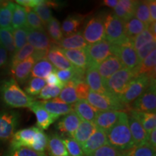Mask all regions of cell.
<instances>
[{
  "instance_id": "cell-25",
  "label": "cell",
  "mask_w": 156,
  "mask_h": 156,
  "mask_svg": "<svg viewBox=\"0 0 156 156\" xmlns=\"http://www.w3.org/2000/svg\"><path fill=\"white\" fill-rule=\"evenodd\" d=\"M74 112L82 121L93 122L98 111L86 100H78L74 103Z\"/></svg>"
},
{
  "instance_id": "cell-5",
  "label": "cell",
  "mask_w": 156,
  "mask_h": 156,
  "mask_svg": "<svg viewBox=\"0 0 156 156\" xmlns=\"http://www.w3.org/2000/svg\"><path fill=\"white\" fill-rule=\"evenodd\" d=\"M104 27L105 39L112 45L119 46L130 41L126 36L124 22L112 13L104 19Z\"/></svg>"
},
{
  "instance_id": "cell-12",
  "label": "cell",
  "mask_w": 156,
  "mask_h": 156,
  "mask_svg": "<svg viewBox=\"0 0 156 156\" xmlns=\"http://www.w3.org/2000/svg\"><path fill=\"white\" fill-rule=\"evenodd\" d=\"M38 129L37 126H31L15 132L11 138L12 150L23 147L31 148Z\"/></svg>"
},
{
  "instance_id": "cell-29",
  "label": "cell",
  "mask_w": 156,
  "mask_h": 156,
  "mask_svg": "<svg viewBox=\"0 0 156 156\" xmlns=\"http://www.w3.org/2000/svg\"><path fill=\"white\" fill-rule=\"evenodd\" d=\"M95 129H96V126H95L94 122L81 121L73 134V138L81 146L86 142V140L90 136L92 135V134L95 132Z\"/></svg>"
},
{
  "instance_id": "cell-18",
  "label": "cell",
  "mask_w": 156,
  "mask_h": 156,
  "mask_svg": "<svg viewBox=\"0 0 156 156\" xmlns=\"http://www.w3.org/2000/svg\"><path fill=\"white\" fill-rule=\"evenodd\" d=\"M128 123L134 146H139L147 143L148 134L137 118L130 113L129 115H128Z\"/></svg>"
},
{
  "instance_id": "cell-9",
  "label": "cell",
  "mask_w": 156,
  "mask_h": 156,
  "mask_svg": "<svg viewBox=\"0 0 156 156\" xmlns=\"http://www.w3.org/2000/svg\"><path fill=\"white\" fill-rule=\"evenodd\" d=\"M114 55L119 58L126 69L136 70L139 67V58L136 50L132 46L131 40L119 46L114 45Z\"/></svg>"
},
{
  "instance_id": "cell-10",
  "label": "cell",
  "mask_w": 156,
  "mask_h": 156,
  "mask_svg": "<svg viewBox=\"0 0 156 156\" xmlns=\"http://www.w3.org/2000/svg\"><path fill=\"white\" fill-rule=\"evenodd\" d=\"M82 34L88 45L104 40V18L101 16H95L90 19Z\"/></svg>"
},
{
  "instance_id": "cell-20",
  "label": "cell",
  "mask_w": 156,
  "mask_h": 156,
  "mask_svg": "<svg viewBox=\"0 0 156 156\" xmlns=\"http://www.w3.org/2000/svg\"><path fill=\"white\" fill-rule=\"evenodd\" d=\"M46 58L51 63L52 65L56 67V69H75L64 56L62 48L55 45H53L48 51Z\"/></svg>"
},
{
  "instance_id": "cell-27",
  "label": "cell",
  "mask_w": 156,
  "mask_h": 156,
  "mask_svg": "<svg viewBox=\"0 0 156 156\" xmlns=\"http://www.w3.org/2000/svg\"><path fill=\"white\" fill-rule=\"evenodd\" d=\"M40 102L49 114L58 117L74 112V104H66L53 100L41 101Z\"/></svg>"
},
{
  "instance_id": "cell-1",
  "label": "cell",
  "mask_w": 156,
  "mask_h": 156,
  "mask_svg": "<svg viewBox=\"0 0 156 156\" xmlns=\"http://www.w3.org/2000/svg\"><path fill=\"white\" fill-rule=\"evenodd\" d=\"M106 133L108 145L116 149L127 151L134 147L126 112H121L119 119Z\"/></svg>"
},
{
  "instance_id": "cell-42",
  "label": "cell",
  "mask_w": 156,
  "mask_h": 156,
  "mask_svg": "<svg viewBox=\"0 0 156 156\" xmlns=\"http://www.w3.org/2000/svg\"><path fill=\"white\" fill-rule=\"evenodd\" d=\"M153 41H156V37L151 34L148 28H146L142 33L131 39L132 46L134 50L140 49L143 46Z\"/></svg>"
},
{
  "instance_id": "cell-15",
  "label": "cell",
  "mask_w": 156,
  "mask_h": 156,
  "mask_svg": "<svg viewBox=\"0 0 156 156\" xmlns=\"http://www.w3.org/2000/svg\"><path fill=\"white\" fill-rule=\"evenodd\" d=\"M28 108H30V110L36 115L37 126L41 130L47 129L56 120L59 118L49 114L44 108L40 101H34Z\"/></svg>"
},
{
  "instance_id": "cell-44",
  "label": "cell",
  "mask_w": 156,
  "mask_h": 156,
  "mask_svg": "<svg viewBox=\"0 0 156 156\" xmlns=\"http://www.w3.org/2000/svg\"><path fill=\"white\" fill-rule=\"evenodd\" d=\"M26 25L28 30H45V25L36 15V13L30 8H26Z\"/></svg>"
},
{
  "instance_id": "cell-60",
  "label": "cell",
  "mask_w": 156,
  "mask_h": 156,
  "mask_svg": "<svg viewBox=\"0 0 156 156\" xmlns=\"http://www.w3.org/2000/svg\"><path fill=\"white\" fill-rule=\"evenodd\" d=\"M119 0H105L103 2V5L111 8H115L116 5H118Z\"/></svg>"
},
{
  "instance_id": "cell-7",
  "label": "cell",
  "mask_w": 156,
  "mask_h": 156,
  "mask_svg": "<svg viewBox=\"0 0 156 156\" xmlns=\"http://www.w3.org/2000/svg\"><path fill=\"white\" fill-rule=\"evenodd\" d=\"M89 66L97 67L109 56L114 55V45L107 41L106 39L95 44L88 45L85 48Z\"/></svg>"
},
{
  "instance_id": "cell-46",
  "label": "cell",
  "mask_w": 156,
  "mask_h": 156,
  "mask_svg": "<svg viewBox=\"0 0 156 156\" xmlns=\"http://www.w3.org/2000/svg\"><path fill=\"white\" fill-rule=\"evenodd\" d=\"M28 30H29L28 28H26V27H23V28L15 29V30H12L13 38H14L16 51L22 48L28 43L27 38H28Z\"/></svg>"
},
{
  "instance_id": "cell-37",
  "label": "cell",
  "mask_w": 156,
  "mask_h": 156,
  "mask_svg": "<svg viewBox=\"0 0 156 156\" xmlns=\"http://www.w3.org/2000/svg\"><path fill=\"white\" fill-rule=\"evenodd\" d=\"M27 11L25 7L15 4L12 13L11 28L12 30L25 27L26 25Z\"/></svg>"
},
{
  "instance_id": "cell-45",
  "label": "cell",
  "mask_w": 156,
  "mask_h": 156,
  "mask_svg": "<svg viewBox=\"0 0 156 156\" xmlns=\"http://www.w3.org/2000/svg\"><path fill=\"white\" fill-rule=\"evenodd\" d=\"M48 136L43 130L38 128L36 136H35L34 142L30 149L39 153H44L47 148Z\"/></svg>"
},
{
  "instance_id": "cell-53",
  "label": "cell",
  "mask_w": 156,
  "mask_h": 156,
  "mask_svg": "<svg viewBox=\"0 0 156 156\" xmlns=\"http://www.w3.org/2000/svg\"><path fill=\"white\" fill-rule=\"evenodd\" d=\"M155 47L156 41H153L145 45V46H143L142 47L140 48V49L137 50L136 54H137L138 58H139L140 64L141 63V62L143 61V60L145 59V58L147 57L153 50L155 49Z\"/></svg>"
},
{
  "instance_id": "cell-56",
  "label": "cell",
  "mask_w": 156,
  "mask_h": 156,
  "mask_svg": "<svg viewBox=\"0 0 156 156\" xmlns=\"http://www.w3.org/2000/svg\"><path fill=\"white\" fill-rule=\"evenodd\" d=\"M40 2L41 0H17L16 3L25 8L34 9L38 5Z\"/></svg>"
},
{
  "instance_id": "cell-28",
  "label": "cell",
  "mask_w": 156,
  "mask_h": 156,
  "mask_svg": "<svg viewBox=\"0 0 156 156\" xmlns=\"http://www.w3.org/2000/svg\"><path fill=\"white\" fill-rule=\"evenodd\" d=\"M77 82L80 81L71 80L66 83L64 87L61 90L58 96L54 98L53 101L69 105L75 103L78 101L75 91V85Z\"/></svg>"
},
{
  "instance_id": "cell-49",
  "label": "cell",
  "mask_w": 156,
  "mask_h": 156,
  "mask_svg": "<svg viewBox=\"0 0 156 156\" xmlns=\"http://www.w3.org/2000/svg\"><path fill=\"white\" fill-rule=\"evenodd\" d=\"M128 151H120L107 144L98 149L91 156H127Z\"/></svg>"
},
{
  "instance_id": "cell-43",
  "label": "cell",
  "mask_w": 156,
  "mask_h": 156,
  "mask_svg": "<svg viewBox=\"0 0 156 156\" xmlns=\"http://www.w3.org/2000/svg\"><path fill=\"white\" fill-rule=\"evenodd\" d=\"M46 81L44 79L38 77H30L28 80L25 90L28 95L36 96L38 95L42 89L46 85Z\"/></svg>"
},
{
  "instance_id": "cell-11",
  "label": "cell",
  "mask_w": 156,
  "mask_h": 156,
  "mask_svg": "<svg viewBox=\"0 0 156 156\" xmlns=\"http://www.w3.org/2000/svg\"><path fill=\"white\" fill-rule=\"evenodd\" d=\"M20 114L15 111H0V140L12 138L20 122Z\"/></svg>"
},
{
  "instance_id": "cell-3",
  "label": "cell",
  "mask_w": 156,
  "mask_h": 156,
  "mask_svg": "<svg viewBox=\"0 0 156 156\" xmlns=\"http://www.w3.org/2000/svg\"><path fill=\"white\" fill-rule=\"evenodd\" d=\"M86 101L91 106L100 112L117 111L126 112L130 111V107L124 104L119 98L108 92L98 93L90 91Z\"/></svg>"
},
{
  "instance_id": "cell-26",
  "label": "cell",
  "mask_w": 156,
  "mask_h": 156,
  "mask_svg": "<svg viewBox=\"0 0 156 156\" xmlns=\"http://www.w3.org/2000/svg\"><path fill=\"white\" fill-rule=\"evenodd\" d=\"M60 4L54 1H45L41 0V2L36 7H35L33 10L36 13V15L41 20L44 25L46 27V25L49 22L53 17L52 15V9H55L59 7Z\"/></svg>"
},
{
  "instance_id": "cell-35",
  "label": "cell",
  "mask_w": 156,
  "mask_h": 156,
  "mask_svg": "<svg viewBox=\"0 0 156 156\" xmlns=\"http://www.w3.org/2000/svg\"><path fill=\"white\" fill-rule=\"evenodd\" d=\"M15 3L12 2H3L0 5V29L11 28L12 13Z\"/></svg>"
},
{
  "instance_id": "cell-6",
  "label": "cell",
  "mask_w": 156,
  "mask_h": 156,
  "mask_svg": "<svg viewBox=\"0 0 156 156\" xmlns=\"http://www.w3.org/2000/svg\"><path fill=\"white\" fill-rule=\"evenodd\" d=\"M153 80H155V78L151 77L146 75H138L130 82L126 88L121 95L119 97L121 101L126 106L131 104L142 94Z\"/></svg>"
},
{
  "instance_id": "cell-41",
  "label": "cell",
  "mask_w": 156,
  "mask_h": 156,
  "mask_svg": "<svg viewBox=\"0 0 156 156\" xmlns=\"http://www.w3.org/2000/svg\"><path fill=\"white\" fill-rule=\"evenodd\" d=\"M36 52L35 48L29 44H26L22 48L15 52L12 56V59L10 62V68L15 67L16 64L20 62L24 61L30 56H33Z\"/></svg>"
},
{
  "instance_id": "cell-36",
  "label": "cell",
  "mask_w": 156,
  "mask_h": 156,
  "mask_svg": "<svg viewBox=\"0 0 156 156\" xmlns=\"http://www.w3.org/2000/svg\"><path fill=\"white\" fill-rule=\"evenodd\" d=\"M124 27H125L126 36L130 40L148 28L147 25L134 17H132L124 23Z\"/></svg>"
},
{
  "instance_id": "cell-34",
  "label": "cell",
  "mask_w": 156,
  "mask_h": 156,
  "mask_svg": "<svg viewBox=\"0 0 156 156\" xmlns=\"http://www.w3.org/2000/svg\"><path fill=\"white\" fill-rule=\"evenodd\" d=\"M130 114H133L134 116L137 118V119L141 123L144 129L149 134L156 129V114L155 113H145L141 112H136L134 110H130Z\"/></svg>"
},
{
  "instance_id": "cell-22",
  "label": "cell",
  "mask_w": 156,
  "mask_h": 156,
  "mask_svg": "<svg viewBox=\"0 0 156 156\" xmlns=\"http://www.w3.org/2000/svg\"><path fill=\"white\" fill-rule=\"evenodd\" d=\"M96 68L99 75L104 81L124 67L119 58L115 55H112L99 64Z\"/></svg>"
},
{
  "instance_id": "cell-39",
  "label": "cell",
  "mask_w": 156,
  "mask_h": 156,
  "mask_svg": "<svg viewBox=\"0 0 156 156\" xmlns=\"http://www.w3.org/2000/svg\"><path fill=\"white\" fill-rule=\"evenodd\" d=\"M12 28L0 29V43L7 52L13 55L16 51Z\"/></svg>"
},
{
  "instance_id": "cell-17",
  "label": "cell",
  "mask_w": 156,
  "mask_h": 156,
  "mask_svg": "<svg viewBox=\"0 0 156 156\" xmlns=\"http://www.w3.org/2000/svg\"><path fill=\"white\" fill-rule=\"evenodd\" d=\"M68 61L76 69L85 72L89 67V61L85 48L83 49H62Z\"/></svg>"
},
{
  "instance_id": "cell-58",
  "label": "cell",
  "mask_w": 156,
  "mask_h": 156,
  "mask_svg": "<svg viewBox=\"0 0 156 156\" xmlns=\"http://www.w3.org/2000/svg\"><path fill=\"white\" fill-rule=\"evenodd\" d=\"M8 60V52L2 45H0V69L6 65Z\"/></svg>"
},
{
  "instance_id": "cell-61",
  "label": "cell",
  "mask_w": 156,
  "mask_h": 156,
  "mask_svg": "<svg viewBox=\"0 0 156 156\" xmlns=\"http://www.w3.org/2000/svg\"><path fill=\"white\" fill-rule=\"evenodd\" d=\"M148 30L151 31V33L154 36L156 37V22H153L148 26Z\"/></svg>"
},
{
  "instance_id": "cell-52",
  "label": "cell",
  "mask_w": 156,
  "mask_h": 156,
  "mask_svg": "<svg viewBox=\"0 0 156 156\" xmlns=\"http://www.w3.org/2000/svg\"><path fill=\"white\" fill-rule=\"evenodd\" d=\"M75 91L78 100H86L90 90L85 82L80 81L76 83Z\"/></svg>"
},
{
  "instance_id": "cell-47",
  "label": "cell",
  "mask_w": 156,
  "mask_h": 156,
  "mask_svg": "<svg viewBox=\"0 0 156 156\" xmlns=\"http://www.w3.org/2000/svg\"><path fill=\"white\" fill-rule=\"evenodd\" d=\"M66 149L70 156H85L81 146L71 136L62 138Z\"/></svg>"
},
{
  "instance_id": "cell-40",
  "label": "cell",
  "mask_w": 156,
  "mask_h": 156,
  "mask_svg": "<svg viewBox=\"0 0 156 156\" xmlns=\"http://www.w3.org/2000/svg\"><path fill=\"white\" fill-rule=\"evenodd\" d=\"M134 17L139 20L142 23L148 27L151 25V20L150 16L149 8H148L147 1H137L134 13Z\"/></svg>"
},
{
  "instance_id": "cell-59",
  "label": "cell",
  "mask_w": 156,
  "mask_h": 156,
  "mask_svg": "<svg viewBox=\"0 0 156 156\" xmlns=\"http://www.w3.org/2000/svg\"><path fill=\"white\" fill-rule=\"evenodd\" d=\"M147 143L156 150V129H153L148 135Z\"/></svg>"
},
{
  "instance_id": "cell-33",
  "label": "cell",
  "mask_w": 156,
  "mask_h": 156,
  "mask_svg": "<svg viewBox=\"0 0 156 156\" xmlns=\"http://www.w3.org/2000/svg\"><path fill=\"white\" fill-rule=\"evenodd\" d=\"M156 49L153 50L145 59L140 64L136 69L137 75H146L149 77L155 78Z\"/></svg>"
},
{
  "instance_id": "cell-50",
  "label": "cell",
  "mask_w": 156,
  "mask_h": 156,
  "mask_svg": "<svg viewBox=\"0 0 156 156\" xmlns=\"http://www.w3.org/2000/svg\"><path fill=\"white\" fill-rule=\"evenodd\" d=\"M61 90V88L58 87H51L48 85H45L38 95H37V98L41 99L42 101H48L51 98H55L58 96Z\"/></svg>"
},
{
  "instance_id": "cell-30",
  "label": "cell",
  "mask_w": 156,
  "mask_h": 156,
  "mask_svg": "<svg viewBox=\"0 0 156 156\" xmlns=\"http://www.w3.org/2000/svg\"><path fill=\"white\" fill-rule=\"evenodd\" d=\"M85 17L81 15H69L62 23L61 28L64 36H67L78 32Z\"/></svg>"
},
{
  "instance_id": "cell-13",
  "label": "cell",
  "mask_w": 156,
  "mask_h": 156,
  "mask_svg": "<svg viewBox=\"0 0 156 156\" xmlns=\"http://www.w3.org/2000/svg\"><path fill=\"white\" fill-rule=\"evenodd\" d=\"M107 144L108 142L106 132L96 127L92 135L81 145V148L85 156H91L98 149Z\"/></svg>"
},
{
  "instance_id": "cell-32",
  "label": "cell",
  "mask_w": 156,
  "mask_h": 156,
  "mask_svg": "<svg viewBox=\"0 0 156 156\" xmlns=\"http://www.w3.org/2000/svg\"><path fill=\"white\" fill-rule=\"evenodd\" d=\"M56 68L46 58H43L35 62L30 73V77L45 79L50 73L55 72Z\"/></svg>"
},
{
  "instance_id": "cell-63",
  "label": "cell",
  "mask_w": 156,
  "mask_h": 156,
  "mask_svg": "<svg viewBox=\"0 0 156 156\" xmlns=\"http://www.w3.org/2000/svg\"><path fill=\"white\" fill-rule=\"evenodd\" d=\"M0 45H1V43H0Z\"/></svg>"
},
{
  "instance_id": "cell-8",
  "label": "cell",
  "mask_w": 156,
  "mask_h": 156,
  "mask_svg": "<svg viewBox=\"0 0 156 156\" xmlns=\"http://www.w3.org/2000/svg\"><path fill=\"white\" fill-rule=\"evenodd\" d=\"M155 80L151 81L149 86L139 98L132 103L130 110L145 113H155L156 111Z\"/></svg>"
},
{
  "instance_id": "cell-55",
  "label": "cell",
  "mask_w": 156,
  "mask_h": 156,
  "mask_svg": "<svg viewBox=\"0 0 156 156\" xmlns=\"http://www.w3.org/2000/svg\"><path fill=\"white\" fill-rule=\"evenodd\" d=\"M44 80L46 81V83H47L48 85L51 87H58L62 89L64 87V85H65L58 80V78L54 72L50 73Z\"/></svg>"
},
{
  "instance_id": "cell-38",
  "label": "cell",
  "mask_w": 156,
  "mask_h": 156,
  "mask_svg": "<svg viewBox=\"0 0 156 156\" xmlns=\"http://www.w3.org/2000/svg\"><path fill=\"white\" fill-rule=\"evenodd\" d=\"M47 29L48 36H49L51 40L54 45L62 40L64 38V35L62 34L61 24L59 21L55 17H52L51 20L46 25Z\"/></svg>"
},
{
  "instance_id": "cell-14",
  "label": "cell",
  "mask_w": 156,
  "mask_h": 156,
  "mask_svg": "<svg viewBox=\"0 0 156 156\" xmlns=\"http://www.w3.org/2000/svg\"><path fill=\"white\" fill-rule=\"evenodd\" d=\"M36 62V60L34 56H31L24 61L16 64L15 67L10 68L13 79L20 85L26 83L30 79L31 70Z\"/></svg>"
},
{
  "instance_id": "cell-51",
  "label": "cell",
  "mask_w": 156,
  "mask_h": 156,
  "mask_svg": "<svg viewBox=\"0 0 156 156\" xmlns=\"http://www.w3.org/2000/svg\"><path fill=\"white\" fill-rule=\"evenodd\" d=\"M9 156H46L44 153H39L28 147H18L12 150Z\"/></svg>"
},
{
  "instance_id": "cell-2",
  "label": "cell",
  "mask_w": 156,
  "mask_h": 156,
  "mask_svg": "<svg viewBox=\"0 0 156 156\" xmlns=\"http://www.w3.org/2000/svg\"><path fill=\"white\" fill-rule=\"evenodd\" d=\"M0 97L2 101L9 108H29L35 101L20 87L13 78L5 80L0 85Z\"/></svg>"
},
{
  "instance_id": "cell-31",
  "label": "cell",
  "mask_w": 156,
  "mask_h": 156,
  "mask_svg": "<svg viewBox=\"0 0 156 156\" xmlns=\"http://www.w3.org/2000/svg\"><path fill=\"white\" fill-rule=\"evenodd\" d=\"M51 156H70L63 143L62 137L57 134L48 136L47 148Z\"/></svg>"
},
{
  "instance_id": "cell-21",
  "label": "cell",
  "mask_w": 156,
  "mask_h": 156,
  "mask_svg": "<svg viewBox=\"0 0 156 156\" xmlns=\"http://www.w3.org/2000/svg\"><path fill=\"white\" fill-rule=\"evenodd\" d=\"M85 81L90 91L98 93H106L103 85V80L99 75L97 68L95 66L90 65L85 70Z\"/></svg>"
},
{
  "instance_id": "cell-48",
  "label": "cell",
  "mask_w": 156,
  "mask_h": 156,
  "mask_svg": "<svg viewBox=\"0 0 156 156\" xmlns=\"http://www.w3.org/2000/svg\"><path fill=\"white\" fill-rule=\"evenodd\" d=\"M155 149L149 144L145 143L139 146H134L128 151L127 156H155Z\"/></svg>"
},
{
  "instance_id": "cell-57",
  "label": "cell",
  "mask_w": 156,
  "mask_h": 156,
  "mask_svg": "<svg viewBox=\"0 0 156 156\" xmlns=\"http://www.w3.org/2000/svg\"><path fill=\"white\" fill-rule=\"evenodd\" d=\"M147 4L151 22H156V1L155 0L147 1Z\"/></svg>"
},
{
  "instance_id": "cell-16",
  "label": "cell",
  "mask_w": 156,
  "mask_h": 156,
  "mask_svg": "<svg viewBox=\"0 0 156 156\" xmlns=\"http://www.w3.org/2000/svg\"><path fill=\"white\" fill-rule=\"evenodd\" d=\"M27 41L35 50L39 51H48L54 45L45 30H29Z\"/></svg>"
},
{
  "instance_id": "cell-4",
  "label": "cell",
  "mask_w": 156,
  "mask_h": 156,
  "mask_svg": "<svg viewBox=\"0 0 156 156\" xmlns=\"http://www.w3.org/2000/svg\"><path fill=\"white\" fill-rule=\"evenodd\" d=\"M136 70L122 68L103 81L106 92L119 98L132 80L137 77Z\"/></svg>"
},
{
  "instance_id": "cell-19",
  "label": "cell",
  "mask_w": 156,
  "mask_h": 156,
  "mask_svg": "<svg viewBox=\"0 0 156 156\" xmlns=\"http://www.w3.org/2000/svg\"><path fill=\"white\" fill-rule=\"evenodd\" d=\"M81 121L75 112H72L58 121L56 124V129L64 135L73 137Z\"/></svg>"
},
{
  "instance_id": "cell-54",
  "label": "cell",
  "mask_w": 156,
  "mask_h": 156,
  "mask_svg": "<svg viewBox=\"0 0 156 156\" xmlns=\"http://www.w3.org/2000/svg\"><path fill=\"white\" fill-rule=\"evenodd\" d=\"M136 2L137 1H133V0H120L119 1L118 5H120L126 12L134 17Z\"/></svg>"
},
{
  "instance_id": "cell-62",
  "label": "cell",
  "mask_w": 156,
  "mask_h": 156,
  "mask_svg": "<svg viewBox=\"0 0 156 156\" xmlns=\"http://www.w3.org/2000/svg\"><path fill=\"white\" fill-rule=\"evenodd\" d=\"M2 2V1H0V5H1Z\"/></svg>"
},
{
  "instance_id": "cell-23",
  "label": "cell",
  "mask_w": 156,
  "mask_h": 156,
  "mask_svg": "<svg viewBox=\"0 0 156 156\" xmlns=\"http://www.w3.org/2000/svg\"><path fill=\"white\" fill-rule=\"evenodd\" d=\"M121 112L117 111H98L93 122L97 128L106 132L119 119Z\"/></svg>"
},
{
  "instance_id": "cell-24",
  "label": "cell",
  "mask_w": 156,
  "mask_h": 156,
  "mask_svg": "<svg viewBox=\"0 0 156 156\" xmlns=\"http://www.w3.org/2000/svg\"><path fill=\"white\" fill-rule=\"evenodd\" d=\"M62 49H83L88 46L84 39L81 32L78 31L76 34L64 37L60 41L56 44Z\"/></svg>"
}]
</instances>
